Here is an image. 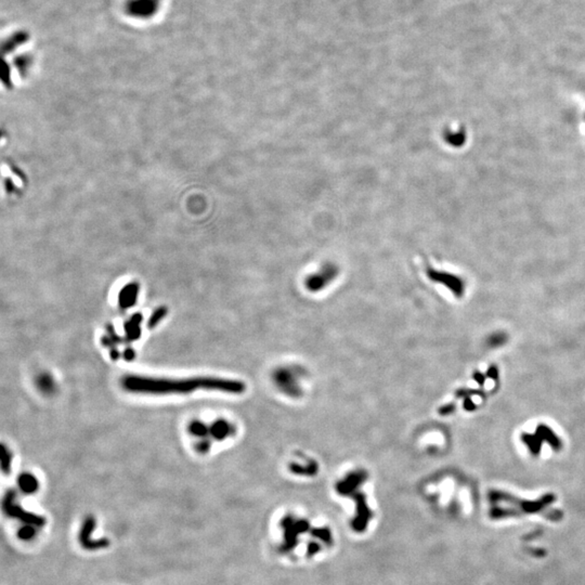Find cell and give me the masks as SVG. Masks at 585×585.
Wrapping results in <instances>:
<instances>
[{
	"instance_id": "obj_1",
	"label": "cell",
	"mask_w": 585,
	"mask_h": 585,
	"mask_svg": "<svg viewBox=\"0 0 585 585\" xmlns=\"http://www.w3.org/2000/svg\"><path fill=\"white\" fill-rule=\"evenodd\" d=\"M123 388L129 392L170 395L190 393L195 390H215L228 393H242L245 384L240 380L217 377H193L187 379H162L130 375L122 381Z\"/></svg>"
},
{
	"instance_id": "obj_2",
	"label": "cell",
	"mask_w": 585,
	"mask_h": 585,
	"mask_svg": "<svg viewBox=\"0 0 585 585\" xmlns=\"http://www.w3.org/2000/svg\"><path fill=\"white\" fill-rule=\"evenodd\" d=\"M4 509L10 517L21 520L24 524H32V526L40 528L45 526L46 523L44 517L28 513L20 506L19 504H16L15 497L12 492H9L4 499Z\"/></svg>"
},
{
	"instance_id": "obj_3",
	"label": "cell",
	"mask_w": 585,
	"mask_h": 585,
	"mask_svg": "<svg viewBox=\"0 0 585 585\" xmlns=\"http://www.w3.org/2000/svg\"><path fill=\"white\" fill-rule=\"evenodd\" d=\"M97 527V520L93 515H89L83 522L82 529L79 531V542L83 547L88 551H97L105 549L109 545V541L106 539L93 540V533Z\"/></svg>"
},
{
	"instance_id": "obj_4",
	"label": "cell",
	"mask_w": 585,
	"mask_h": 585,
	"mask_svg": "<svg viewBox=\"0 0 585 585\" xmlns=\"http://www.w3.org/2000/svg\"><path fill=\"white\" fill-rule=\"evenodd\" d=\"M336 268L334 266H326L322 269L317 275L311 276L307 280V287L312 291H317L320 288H323L330 281L335 278Z\"/></svg>"
},
{
	"instance_id": "obj_5",
	"label": "cell",
	"mask_w": 585,
	"mask_h": 585,
	"mask_svg": "<svg viewBox=\"0 0 585 585\" xmlns=\"http://www.w3.org/2000/svg\"><path fill=\"white\" fill-rule=\"evenodd\" d=\"M428 276L431 280L440 282V283H443L447 287H449L453 292H454L455 296L463 295V284L456 277L447 273H441V272H437L433 270H430L428 272Z\"/></svg>"
},
{
	"instance_id": "obj_6",
	"label": "cell",
	"mask_w": 585,
	"mask_h": 585,
	"mask_svg": "<svg viewBox=\"0 0 585 585\" xmlns=\"http://www.w3.org/2000/svg\"><path fill=\"white\" fill-rule=\"evenodd\" d=\"M137 295H138V286L136 284H131L123 288V290L120 291L119 294L120 308L128 309L129 307L135 305V302L137 300Z\"/></svg>"
},
{
	"instance_id": "obj_7",
	"label": "cell",
	"mask_w": 585,
	"mask_h": 585,
	"mask_svg": "<svg viewBox=\"0 0 585 585\" xmlns=\"http://www.w3.org/2000/svg\"><path fill=\"white\" fill-rule=\"evenodd\" d=\"M537 435L542 439V441H547L549 445L554 449V450H560L561 449V440L556 436V433H554L553 430L545 425H540L537 428Z\"/></svg>"
},
{
	"instance_id": "obj_8",
	"label": "cell",
	"mask_w": 585,
	"mask_h": 585,
	"mask_svg": "<svg viewBox=\"0 0 585 585\" xmlns=\"http://www.w3.org/2000/svg\"><path fill=\"white\" fill-rule=\"evenodd\" d=\"M209 432L215 439L223 440L233 433V428H232L229 423L225 421H218L214 423L213 426L209 428Z\"/></svg>"
},
{
	"instance_id": "obj_9",
	"label": "cell",
	"mask_w": 585,
	"mask_h": 585,
	"mask_svg": "<svg viewBox=\"0 0 585 585\" xmlns=\"http://www.w3.org/2000/svg\"><path fill=\"white\" fill-rule=\"evenodd\" d=\"M19 487L23 493L32 494L38 490V481L32 473H23L19 478Z\"/></svg>"
},
{
	"instance_id": "obj_10",
	"label": "cell",
	"mask_w": 585,
	"mask_h": 585,
	"mask_svg": "<svg viewBox=\"0 0 585 585\" xmlns=\"http://www.w3.org/2000/svg\"><path fill=\"white\" fill-rule=\"evenodd\" d=\"M521 440L523 441V443H526L527 447L530 449V451L533 453L534 455H537L540 453L541 451V447H542V439L537 435H529V433H523L521 436Z\"/></svg>"
},
{
	"instance_id": "obj_11",
	"label": "cell",
	"mask_w": 585,
	"mask_h": 585,
	"mask_svg": "<svg viewBox=\"0 0 585 585\" xmlns=\"http://www.w3.org/2000/svg\"><path fill=\"white\" fill-rule=\"evenodd\" d=\"M140 321H141V316L137 315L133 318V320H131L129 323H127L126 331H127L128 340H135L140 336V327H139Z\"/></svg>"
},
{
	"instance_id": "obj_12",
	"label": "cell",
	"mask_w": 585,
	"mask_h": 585,
	"mask_svg": "<svg viewBox=\"0 0 585 585\" xmlns=\"http://www.w3.org/2000/svg\"><path fill=\"white\" fill-rule=\"evenodd\" d=\"M37 527L32 526V524H24V526L19 530L17 536L20 539L24 541H31L37 536Z\"/></svg>"
},
{
	"instance_id": "obj_13",
	"label": "cell",
	"mask_w": 585,
	"mask_h": 585,
	"mask_svg": "<svg viewBox=\"0 0 585 585\" xmlns=\"http://www.w3.org/2000/svg\"><path fill=\"white\" fill-rule=\"evenodd\" d=\"M11 460L12 455L5 445L2 446V469L4 473H10L11 470Z\"/></svg>"
},
{
	"instance_id": "obj_14",
	"label": "cell",
	"mask_w": 585,
	"mask_h": 585,
	"mask_svg": "<svg viewBox=\"0 0 585 585\" xmlns=\"http://www.w3.org/2000/svg\"><path fill=\"white\" fill-rule=\"evenodd\" d=\"M190 431L197 437H204L207 435V432H209V429L204 425V424L194 422L190 425Z\"/></svg>"
},
{
	"instance_id": "obj_15",
	"label": "cell",
	"mask_w": 585,
	"mask_h": 585,
	"mask_svg": "<svg viewBox=\"0 0 585 585\" xmlns=\"http://www.w3.org/2000/svg\"><path fill=\"white\" fill-rule=\"evenodd\" d=\"M166 312H167V309H166V308H159V309H157V310L154 312V314L152 315V317H151L150 321H149V327H150V328H153V327L158 323V322L164 318V316L166 315Z\"/></svg>"
},
{
	"instance_id": "obj_16",
	"label": "cell",
	"mask_w": 585,
	"mask_h": 585,
	"mask_svg": "<svg viewBox=\"0 0 585 585\" xmlns=\"http://www.w3.org/2000/svg\"><path fill=\"white\" fill-rule=\"evenodd\" d=\"M472 393V395H480L483 396V392L479 391V390H466V389H461L458 391V397H463V396H468Z\"/></svg>"
},
{
	"instance_id": "obj_17",
	"label": "cell",
	"mask_w": 585,
	"mask_h": 585,
	"mask_svg": "<svg viewBox=\"0 0 585 585\" xmlns=\"http://www.w3.org/2000/svg\"><path fill=\"white\" fill-rule=\"evenodd\" d=\"M487 375H488V377H490L492 379H498L499 371H498L497 367H491L487 372Z\"/></svg>"
},
{
	"instance_id": "obj_18",
	"label": "cell",
	"mask_w": 585,
	"mask_h": 585,
	"mask_svg": "<svg viewBox=\"0 0 585 585\" xmlns=\"http://www.w3.org/2000/svg\"><path fill=\"white\" fill-rule=\"evenodd\" d=\"M453 411H454V406H453V405H448V406L442 407V408L440 409V414L447 415V414H450V413H452Z\"/></svg>"
},
{
	"instance_id": "obj_19",
	"label": "cell",
	"mask_w": 585,
	"mask_h": 585,
	"mask_svg": "<svg viewBox=\"0 0 585 585\" xmlns=\"http://www.w3.org/2000/svg\"><path fill=\"white\" fill-rule=\"evenodd\" d=\"M473 379H475V380L478 382V384H479V385H483V382H485V379H486V377H485V375H482V374H481V373H479V372H476V373H475V374H473Z\"/></svg>"
},
{
	"instance_id": "obj_20",
	"label": "cell",
	"mask_w": 585,
	"mask_h": 585,
	"mask_svg": "<svg viewBox=\"0 0 585 585\" xmlns=\"http://www.w3.org/2000/svg\"><path fill=\"white\" fill-rule=\"evenodd\" d=\"M464 408L467 411H472L476 409V406L472 405V401L470 399H465V402H464Z\"/></svg>"
},
{
	"instance_id": "obj_21",
	"label": "cell",
	"mask_w": 585,
	"mask_h": 585,
	"mask_svg": "<svg viewBox=\"0 0 585 585\" xmlns=\"http://www.w3.org/2000/svg\"><path fill=\"white\" fill-rule=\"evenodd\" d=\"M134 357H135V354H134V351H133V350H127V351H126V354H125V358H126V360H128V361H131V360H133V359H134Z\"/></svg>"
}]
</instances>
